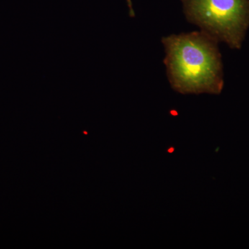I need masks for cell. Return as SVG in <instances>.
I'll use <instances>...</instances> for the list:
<instances>
[{"label":"cell","mask_w":249,"mask_h":249,"mask_svg":"<svg viewBox=\"0 0 249 249\" xmlns=\"http://www.w3.org/2000/svg\"><path fill=\"white\" fill-rule=\"evenodd\" d=\"M164 63L172 88L183 94H219L224 88L218 42L206 33L191 32L162 39Z\"/></svg>","instance_id":"obj_1"},{"label":"cell","mask_w":249,"mask_h":249,"mask_svg":"<svg viewBox=\"0 0 249 249\" xmlns=\"http://www.w3.org/2000/svg\"><path fill=\"white\" fill-rule=\"evenodd\" d=\"M187 19L217 42L240 49L249 29V0H182Z\"/></svg>","instance_id":"obj_2"},{"label":"cell","mask_w":249,"mask_h":249,"mask_svg":"<svg viewBox=\"0 0 249 249\" xmlns=\"http://www.w3.org/2000/svg\"><path fill=\"white\" fill-rule=\"evenodd\" d=\"M127 1H128V3H129V8H130V9H131V12H133V11H132V5H131V2H130V0H127Z\"/></svg>","instance_id":"obj_3"}]
</instances>
